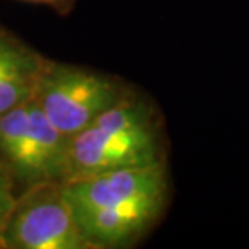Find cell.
Returning <instances> with one entry per match:
<instances>
[{"instance_id": "obj_8", "label": "cell", "mask_w": 249, "mask_h": 249, "mask_svg": "<svg viewBox=\"0 0 249 249\" xmlns=\"http://www.w3.org/2000/svg\"><path fill=\"white\" fill-rule=\"evenodd\" d=\"M28 2H36V3H49V5H55L57 2H62V0H28Z\"/></svg>"}, {"instance_id": "obj_3", "label": "cell", "mask_w": 249, "mask_h": 249, "mask_svg": "<svg viewBox=\"0 0 249 249\" xmlns=\"http://www.w3.org/2000/svg\"><path fill=\"white\" fill-rule=\"evenodd\" d=\"M70 138L34 101L0 115V165L21 191L68 180Z\"/></svg>"}, {"instance_id": "obj_2", "label": "cell", "mask_w": 249, "mask_h": 249, "mask_svg": "<svg viewBox=\"0 0 249 249\" xmlns=\"http://www.w3.org/2000/svg\"><path fill=\"white\" fill-rule=\"evenodd\" d=\"M165 152L157 110L144 97L129 92L70 138L68 180L163 163Z\"/></svg>"}, {"instance_id": "obj_5", "label": "cell", "mask_w": 249, "mask_h": 249, "mask_svg": "<svg viewBox=\"0 0 249 249\" xmlns=\"http://www.w3.org/2000/svg\"><path fill=\"white\" fill-rule=\"evenodd\" d=\"M5 249H92L79 230L62 185L34 186L17 196L0 235Z\"/></svg>"}, {"instance_id": "obj_1", "label": "cell", "mask_w": 249, "mask_h": 249, "mask_svg": "<svg viewBox=\"0 0 249 249\" xmlns=\"http://www.w3.org/2000/svg\"><path fill=\"white\" fill-rule=\"evenodd\" d=\"M62 193L92 249L126 248L141 240L165 211L167 162L73 178L62 183Z\"/></svg>"}, {"instance_id": "obj_6", "label": "cell", "mask_w": 249, "mask_h": 249, "mask_svg": "<svg viewBox=\"0 0 249 249\" xmlns=\"http://www.w3.org/2000/svg\"><path fill=\"white\" fill-rule=\"evenodd\" d=\"M47 58L0 28V115L33 101Z\"/></svg>"}, {"instance_id": "obj_7", "label": "cell", "mask_w": 249, "mask_h": 249, "mask_svg": "<svg viewBox=\"0 0 249 249\" xmlns=\"http://www.w3.org/2000/svg\"><path fill=\"white\" fill-rule=\"evenodd\" d=\"M18 194L15 193V185L12 178L8 177V173L3 170V167L0 165V235L7 223V218L12 212L15 206Z\"/></svg>"}, {"instance_id": "obj_4", "label": "cell", "mask_w": 249, "mask_h": 249, "mask_svg": "<svg viewBox=\"0 0 249 249\" xmlns=\"http://www.w3.org/2000/svg\"><path fill=\"white\" fill-rule=\"evenodd\" d=\"M129 92L108 74L47 60L33 101L58 131L73 138Z\"/></svg>"}]
</instances>
